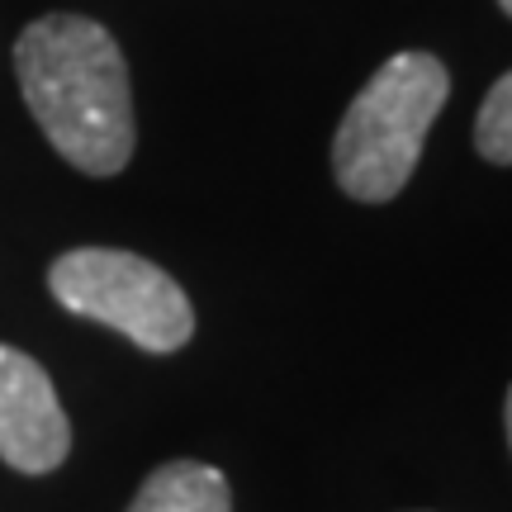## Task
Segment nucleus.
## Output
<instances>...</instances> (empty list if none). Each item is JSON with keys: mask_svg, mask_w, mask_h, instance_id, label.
I'll list each match as a JSON object with an SVG mask.
<instances>
[{"mask_svg": "<svg viewBox=\"0 0 512 512\" xmlns=\"http://www.w3.org/2000/svg\"><path fill=\"white\" fill-rule=\"evenodd\" d=\"M15 76L57 157L86 176L124 171L133 157V91L128 62L105 24L43 15L19 34Z\"/></svg>", "mask_w": 512, "mask_h": 512, "instance_id": "obj_1", "label": "nucleus"}, {"mask_svg": "<svg viewBox=\"0 0 512 512\" xmlns=\"http://www.w3.org/2000/svg\"><path fill=\"white\" fill-rule=\"evenodd\" d=\"M451 76L432 53H394L356 91L332 138V171L351 200H394L418 171L427 128L446 110Z\"/></svg>", "mask_w": 512, "mask_h": 512, "instance_id": "obj_2", "label": "nucleus"}, {"mask_svg": "<svg viewBox=\"0 0 512 512\" xmlns=\"http://www.w3.org/2000/svg\"><path fill=\"white\" fill-rule=\"evenodd\" d=\"M48 285L62 309L124 332L128 342L157 356L181 351L195 332L185 290L147 256L114 252V247H76L53 261Z\"/></svg>", "mask_w": 512, "mask_h": 512, "instance_id": "obj_3", "label": "nucleus"}, {"mask_svg": "<svg viewBox=\"0 0 512 512\" xmlns=\"http://www.w3.org/2000/svg\"><path fill=\"white\" fill-rule=\"evenodd\" d=\"M72 427L48 370L34 356L0 347V460L19 475H48L67 460Z\"/></svg>", "mask_w": 512, "mask_h": 512, "instance_id": "obj_4", "label": "nucleus"}, {"mask_svg": "<svg viewBox=\"0 0 512 512\" xmlns=\"http://www.w3.org/2000/svg\"><path fill=\"white\" fill-rule=\"evenodd\" d=\"M128 512H233V494L223 470L204 460H171L143 479Z\"/></svg>", "mask_w": 512, "mask_h": 512, "instance_id": "obj_5", "label": "nucleus"}, {"mask_svg": "<svg viewBox=\"0 0 512 512\" xmlns=\"http://www.w3.org/2000/svg\"><path fill=\"white\" fill-rule=\"evenodd\" d=\"M475 147L494 166H512V72L498 76L475 119Z\"/></svg>", "mask_w": 512, "mask_h": 512, "instance_id": "obj_6", "label": "nucleus"}, {"mask_svg": "<svg viewBox=\"0 0 512 512\" xmlns=\"http://www.w3.org/2000/svg\"><path fill=\"white\" fill-rule=\"evenodd\" d=\"M503 422H508V446H512V389H508V408H503Z\"/></svg>", "mask_w": 512, "mask_h": 512, "instance_id": "obj_7", "label": "nucleus"}, {"mask_svg": "<svg viewBox=\"0 0 512 512\" xmlns=\"http://www.w3.org/2000/svg\"><path fill=\"white\" fill-rule=\"evenodd\" d=\"M498 5H503V15H512V0H498Z\"/></svg>", "mask_w": 512, "mask_h": 512, "instance_id": "obj_8", "label": "nucleus"}]
</instances>
